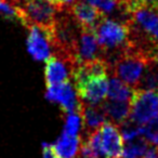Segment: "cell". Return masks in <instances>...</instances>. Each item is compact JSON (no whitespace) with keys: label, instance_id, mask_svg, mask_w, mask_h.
I'll return each mask as SVG.
<instances>
[{"label":"cell","instance_id":"6da1fadb","mask_svg":"<svg viewBox=\"0 0 158 158\" xmlns=\"http://www.w3.org/2000/svg\"><path fill=\"white\" fill-rule=\"evenodd\" d=\"M100 47L103 50L104 60L107 61L128 46V26L110 18L102 16L93 28Z\"/></svg>","mask_w":158,"mask_h":158},{"label":"cell","instance_id":"7a4b0ae2","mask_svg":"<svg viewBox=\"0 0 158 158\" xmlns=\"http://www.w3.org/2000/svg\"><path fill=\"white\" fill-rule=\"evenodd\" d=\"M158 116V92L134 89L130 101L129 119L138 125H144Z\"/></svg>","mask_w":158,"mask_h":158},{"label":"cell","instance_id":"3957f363","mask_svg":"<svg viewBox=\"0 0 158 158\" xmlns=\"http://www.w3.org/2000/svg\"><path fill=\"white\" fill-rule=\"evenodd\" d=\"M46 98L51 102L60 104L63 113L79 114L81 110L82 101L77 94V91L73 82L68 81L57 86L47 87Z\"/></svg>","mask_w":158,"mask_h":158},{"label":"cell","instance_id":"277c9868","mask_svg":"<svg viewBox=\"0 0 158 158\" xmlns=\"http://www.w3.org/2000/svg\"><path fill=\"white\" fill-rule=\"evenodd\" d=\"M108 78L107 75L95 76L75 87L77 94L84 103L100 105L107 98Z\"/></svg>","mask_w":158,"mask_h":158},{"label":"cell","instance_id":"5b68a950","mask_svg":"<svg viewBox=\"0 0 158 158\" xmlns=\"http://www.w3.org/2000/svg\"><path fill=\"white\" fill-rule=\"evenodd\" d=\"M99 135L102 157L121 158L123 149V139L121 136L118 126L106 120L99 128Z\"/></svg>","mask_w":158,"mask_h":158},{"label":"cell","instance_id":"8992f818","mask_svg":"<svg viewBox=\"0 0 158 158\" xmlns=\"http://www.w3.org/2000/svg\"><path fill=\"white\" fill-rule=\"evenodd\" d=\"M74 68L75 64L70 60L51 54L47 59L46 69H44L47 87L57 86L70 81Z\"/></svg>","mask_w":158,"mask_h":158},{"label":"cell","instance_id":"52a82bcc","mask_svg":"<svg viewBox=\"0 0 158 158\" xmlns=\"http://www.w3.org/2000/svg\"><path fill=\"white\" fill-rule=\"evenodd\" d=\"M75 59L76 65L93 61L95 59H104L103 50L100 47L92 29L82 28L75 48Z\"/></svg>","mask_w":158,"mask_h":158},{"label":"cell","instance_id":"ba28073f","mask_svg":"<svg viewBox=\"0 0 158 158\" xmlns=\"http://www.w3.org/2000/svg\"><path fill=\"white\" fill-rule=\"evenodd\" d=\"M27 50L36 61H47L52 54V44L48 31L38 26H29Z\"/></svg>","mask_w":158,"mask_h":158},{"label":"cell","instance_id":"9c48e42d","mask_svg":"<svg viewBox=\"0 0 158 158\" xmlns=\"http://www.w3.org/2000/svg\"><path fill=\"white\" fill-rule=\"evenodd\" d=\"M65 7H67L76 22L85 29L93 31L94 26L103 16L97 8L86 2L85 0H76L69 6H65Z\"/></svg>","mask_w":158,"mask_h":158},{"label":"cell","instance_id":"30bf717a","mask_svg":"<svg viewBox=\"0 0 158 158\" xmlns=\"http://www.w3.org/2000/svg\"><path fill=\"white\" fill-rule=\"evenodd\" d=\"M82 127H84V136H87L94 130L99 129L107 119L105 117L103 110L100 105H90L82 102L81 110H80Z\"/></svg>","mask_w":158,"mask_h":158},{"label":"cell","instance_id":"8fae6325","mask_svg":"<svg viewBox=\"0 0 158 158\" xmlns=\"http://www.w3.org/2000/svg\"><path fill=\"white\" fill-rule=\"evenodd\" d=\"M105 117L108 121L119 126L129 118L130 115V102L105 100L101 104Z\"/></svg>","mask_w":158,"mask_h":158},{"label":"cell","instance_id":"7c38bea8","mask_svg":"<svg viewBox=\"0 0 158 158\" xmlns=\"http://www.w3.org/2000/svg\"><path fill=\"white\" fill-rule=\"evenodd\" d=\"M52 146L57 158H76L80 147V138L63 132Z\"/></svg>","mask_w":158,"mask_h":158},{"label":"cell","instance_id":"4fadbf2b","mask_svg":"<svg viewBox=\"0 0 158 158\" xmlns=\"http://www.w3.org/2000/svg\"><path fill=\"white\" fill-rule=\"evenodd\" d=\"M133 93L134 89L117 77L112 76L108 79L107 98L110 100L130 102L133 97Z\"/></svg>","mask_w":158,"mask_h":158},{"label":"cell","instance_id":"5bb4252c","mask_svg":"<svg viewBox=\"0 0 158 158\" xmlns=\"http://www.w3.org/2000/svg\"><path fill=\"white\" fill-rule=\"evenodd\" d=\"M134 89L158 92V60H151L147 63L140 81Z\"/></svg>","mask_w":158,"mask_h":158},{"label":"cell","instance_id":"9a60e30c","mask_svg":"<svg viewBox=\"0 0 158 158\" xmlns=\"http://www.w3.org/2000/svg\"><path fill=\"white\" fill-rule=\"evenodd\" d=\"M148 149V143L145 139L138 138L128 141L123 146L121 158H142Z\"/></svg>","mask_w":158,"mask_h":158},{"label":"cell","instance_id":"2e32d148","mask_svg":"<svg viewBox=\"0 0 158 158\" xmlns=\"http://www.w3.org/2000/svg\"><path fill=\"white\" fill-rule=\"evenodd\" d=\"M118 127L120 129L121 136L126 142L133 140V139L138 138L142 134V126L138 125L129 118L126 121H123L121 125H119Z\"/></svg>","mask_w":158,"mask_h":158},{"label":"cell","instance_id":"e0dca14e","mask_svg":"<svg viewBox=\"0 0 158 158\" xmlns=\"http://www.w3.org/2000/svg\"><path fill=\"white\" fill-rule=\"evenodd\" d=\"M142 135H144L147 142L158 147V116L151 119L142 127Z\"/></svg>","mask_w":158,"mask_h":158},{"label":"cell","instance_id":"ac0fdd59","mask_svg":"<svg viewBox=\"0 0 158 158\" xmlns=\"http://www.w3.org/2000/svg\"><path fill=\"white\" fill-rule=\"evenodd\" d=\"M81 117L80 114H67L65 121V126H64L63 132L70 135H78L79 131H80V128H81Z\"/></svg>","mask_w":158,"mask_h":158},{"label":"cell","instance_id":"d6986e66","mask_svg":"<svg viewBox=\"0 0 158 158\" xmlns=\"http://www.w3.org/2000/svg\"><path fill=\"white\" fill-rule=\"evenodd\" d=\"M42 147H44V158H57L54 153L52 144H47V143H44V144L42 145Z\"/></svg>","mask_w":158,"mask_h":158},{"label":"cell","instance_id":"ffe728a7","mask_svg":"<svg viewBox=\"0 0 158 158\" xmlns=\"http://www.w3.org/2000/svg\"><path fill=\"white\" fill-rule=\"evenodd\" d=\"M136 2L141 5L152 6V7H158V0H136Z\"/></svg>","mask_w":158,"mask_h":158},{"label":"cell","instance_id":"44dd1931","mask_svg":"<svg viewBox=\"0 0 158 158\" xmlns=\"http://www.w3.org/2000/svg\"><path fill=\"white\" fill-rule=\"evenodd\" d=\"M76 0H57V6H69Z\"/></svg>","mask_w":158,"mask_h":158},{"label":"cell","instance_id":"7402d4cb","mask_svg":"<svg viewBox=\"0 0 158 158\" xmlns=\"http://www.w3.org/2000/svg\"><path fill=\"white\" fill-rule=\"evenodd\" d=\"M42 1H47V2H51V3L57 5V0H42Z\"/></svg>","mask_w":158,"mask_h":158},{"label":"cell","instance_id":"603a6c76","mask_svg":"<svg viewBox=\"0 0 158 158\" xmlns=\"http://www.w3.org/2000/svg\"><path fill=\"white\" fill-rule=\"evenodd\" d=\"M119 1H131V0H119Z\"/></svg>","mask_w":158,"mask_h":158}]
</instances>
